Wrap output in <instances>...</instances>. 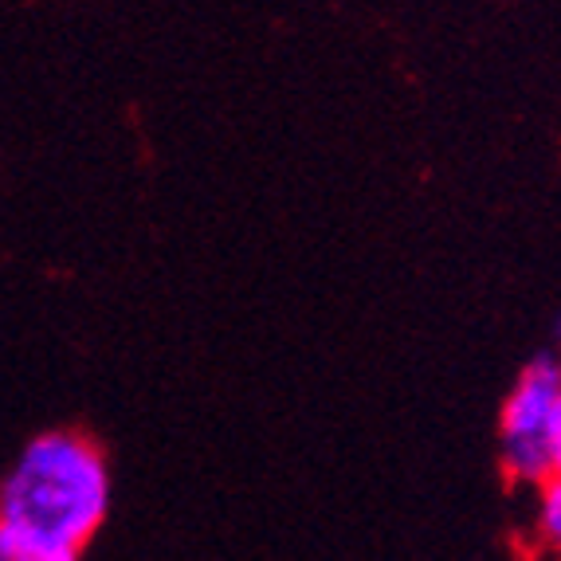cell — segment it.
<instances>
[{
	"label": "cell",
	"mask_w": 561,
	"mask_h": 561,
	"mask_svg": "<svg viewBox=\"0 0 561 561\" xmlns=\"http://www.w3.org/2000/svg\"><path fill=\"white\" fill-rule=\"evenodd\" d=\"M111 506L103 451L76 432H47L0 483V561H79Z\"/></svg>",
	"instance_id": "1"
},
{
	"label": "cell",
	"mask_w": 561,
	"mask_h": 561,
	"mask_svg": "<svg viewBox=\"0 0 561 561\" xmlns=\"http://www.w3.org/2000/svg\"><path fill=\"white\" fill-rule=\"evenodd\" d=\"M503 468L515 483L546 486L561 476V365L538 354L503 409Z\"/></svg>",
	"instance_id": "2"
},
{
	"label": "cell",
	"mask_w": 561,
	"mask_h": 561,
	"mask_svg": "<svg viewBox=\"0 0 561 561\" xmlns=\"http://www.w3.org/2000/svg\"><path fill=\"white\" fill-rule=\"evenodd\" d=\"M542 491V503H538V530L550 546H558L561 538V479H550Z\"/></svg>",
	"instance_id": "3"
}]
</instances>
